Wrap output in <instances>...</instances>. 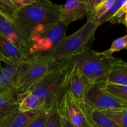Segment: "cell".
Segmentation results:
<instances>
[{
  "mask_svg": "<svg viewBox=\"0 0 127 127\" xmlns=\"http://www.w3.org/2000/svg\"><path fill=\"white\" fill-rule=\"evenodd\" d=\"M60 5L48 0H35L16 12L14 23L24 33H30L42 24L55 23L60 21Z\"/></svg>",
  "mask_w": 127,
  "mask_h": 127,
  "instance_id": "obj_2",
  "label": "cell"
},
{
  "mask_svg": "<svg viewBox=\"0 0 127 127\" xmlns=\"http://www.w3.org/2000/svg\"></svg>",
  "mask_w": 127,
  "mask_h": 127,
  "instance_id": "obj_35",
  "label": "cell"
},
{
  "mask_svg": "<svg viewBox=\"0 0 127 127\" xmlns=\"http://www.w3.org/2000/svg\"><path fill=\"white\" fill-rule=\"evenodd\" d=\"M48 115L49 109L42 110L26 127H45Z\"/></svg>",
  "mask_w": 127,
  "mask_h": 127,
  "instance_id": "obj_26",
  "label": "cell"
},
{
  "mask_svg": "<svg viewBox=\"0 0 127 127\" xmlns=\"http://www.w3.org/2000/svg\"><path fill=\"white\" fill-rule=\"evenodd\" d=\"M123 49H127V35L115 40L112 43L110 48L103 52L109 57H112L114 52H119Z\"/></svg>",
  "mask_w": 127,
  "mask_h": 127,
  "instance_id": "obj_23",
  "label": "cell"
},
{
  "mask_svg": "<svg viewBox=\"0 0 127 127\" xmlns=\"http://www.w3.org/2000/svg\"><path fill=\"white\" fill-rule=\"evenodd\" d=\"M29 56L0 35V59L7 65H17L27 60Z\"/></svg>",
  "mask_w": 127,
  "mask_h": 127,
  "instance_id": "obj_12",
  "label": "cell"
},
{
  "mask_svg": "<svg viewBox=\"0 0 127 127\" xmlns=\"http://www.w3.org/2000/svg\"><path fill=\"white\" fill-rule=\"evenodd\" d=\"M18 110L21 112L44 110L40 100L30 91L17 94Z\"/></svg>",
  "mask_w": 127,
  "mask_h": 127,
  "instance_id": "obj_15",
  "label": "cell"
},
{
  "mask_svg": "<svg viewBox=\"0 0 127 127\" xmlns=\"http://www.w3.org/2000/svg\"><path fill=\"white\" fill-rule=\"evenodd\" d=\"M68 27L59 21L35 27L30 33L29 55H50L66 37Z\"/></svg>",
  "mask_w": 127,
  "mask_h": 127,
  "instance_id": "obj_5",
  "label": "cell"
},
{
  "mask_svg": "<svg viewBox=\"0 0 127 127\" xmlns=\"http://www.w3.org/2000/svg\"><path fill=\"white\" fill-rule=\"evenodd\" d=\"M0 35L29 56V36L20 29L14 22L5 18L1 14Z\"/></svg>",
  "mask_w": 127,
  "mask_h": 127,
  "instance_id": "obj_10",
  "label": "cell"
},
{
  "mask_svg": "<svg viewBox=\"0 0 127 127\" xmlns=\"http://www.w3.org/2000/svg\"><path fill=\"white\" fill-rule=\"evenodd\" d=\"M82 105L87 118L93 127H120L105 112L91 106L84 101Z\"/></svg>",
  "mask_w": 127,
  "mask_h": 127,
  "instance_id": "obj_13",
  "label": "cell"
},
{
  "mask_svg": "<svg viewBox=\"0 0 127 127\" xmlns=\"http://www.w3.org/2000/svg\"><path fill=\"white\" fill-rule=\"evenodd\" d=\"M63 64L57 63L50 55L29 56L21 64L11 89L17 94L26 91L45 76Z\"/></svg>",
  "mask_w": 127,
  "mask_h": 127,
  "instance_id": "obj_4",
  "label": "cell"
},
{
  "mask_svg": "<svg viewBox=\"0 0 127 127\" xmlns=\"http://www.w3.org/2000/svg\"><path fill=\"white\" fill-rule=\"evenodd\" d=\"M83 101L102 111L127 109V102L107 92L100 84H94L87 91Z\"/></svg>",
  "mask_w": 127,
  "mask_h": 127,
  "instance_id": "obj_8",
  "label": "cell"
},
{
  "mask_svg": "<svg viewBox=\"0 0 127 127\" xmlns=\"http://www.w3.org/2000/svg\"><path fill=\"white\" fill-rule=\"evenodd\" d=\"M104 112L120 127H127V109Z\"/></svg>",
  "mask_w": 127,
  "mask_h": 127,
  "instance_id": "obj_22",
  "label": "cell"
},
{
  "mask_svg": "<svg viewBox=\"0 0 127 127\" xmlns=\"http://www.w3.org/2000/svg\"><path fill=\"white\" fill-rule=\"evenodd\" d=\"M17 10L7 2V0H0V14L12 22H14Z\"/></svg>",
  "mask_w": 127,
  "mask_h": 127,
  "instance_id": "obj_24",
  "label": "cell"
},
{
  "mask_svg": "<svg viewBox=\"0 0 127 127\" xmlns=\"http://www.w3.org/2000/svg\"><path fill=\"white\" fill-rule=\"evenodd\" d=\"M42 111V110L21 112L17 109L0 121V127H26Z\"/></svg>",
  "mask_w": 127,
  "mask_h": 127,
  "instance_id": "obj_14",
  "label": "cell"
},
{
  "mask_svg": "<svg viewBox=\"0 0 127 127\" xmlns=\"http://www.w3.org/2000/svg\"><path fill=\"white\" fill-rule=\"evenodd\" d=\"M120 24H124L126 25L127 27V13L126 14V15L124 16V18L122 19L121 22H120Z\"/></svg>",
  "mask_w": 127,
  "mask_h": 127,
  "instance_id": "obj_31",
  "label": "cell"
},
{
  "mask_svg": "<svg viewBox=\"0 0 127 127\" xmlns=\"http://www.w3.org/2000/svg\"><path fill=\"white\" fill-rule=\"evenodd\" d=\"M7 1L11 6H12L16 10L18 11L20 9L33 3L35 0H7Z\"/></svg>",
  "mask_w": 127,
  "mask_h": 127,
  "instance_id": "obj_28",
  "label": "cell"
},
{
  "mask_svg": "<svg viewBox=\"0 0 127 127\" xmlns=\"http://www.w3.org/2000/svg\"><path fill=\"white\" fill-rule=\"evenodd\" d=\"M100 84L102 88L107 92L124 101L127 102V86L118 85L107 83Z\"/></svg>",
  "mask_w": 127,
  "mask_h": 127,
  "instance_id": "obj_20",
  "label": "cell"
},
{
  "mask_svg": "<svg viewBox=\"0 0 127 127\" xmlns=\"http://www.w3.org/2000/svg\"><path fill=\"white\" fill-rule=\"evenodd\" d=\"M69 66L66 63L50 72L27 91L38 98L43 110H48L59 100L63 90V81Z\"/></svg>",
  "mask_w": 127,
  "mask_h": 127,
  "instance_id": "obj_6",
  "label": "cell"
},
{
  "mask_svg": "<svg viewBox=\"0 0 127 127\" xmlns=\"http://www.w3.org/2000/svg\"><path fill=\"white\" fill-rule=\"evenodd\" d=\"M1 62H2V61H1V60L0 59V70L1 71L3 69V67H2V64H1Z\"/></svg>",
  "mask_w": 127,
  "mask_h": 127,
  "instance_id": "obj_32",
  "label": "cell"
},
{
  "mask_svg": "<svg viewBox=\"0 0 127 127\" xmlns=\"http://www.w3.org/2000/svg\"><path fill=\"white\" fill-rule=\"evenodd\" d=\"M127 13V1H124V3L121 6V7L119 9L116 13L109 21V22L112 24H120L122 19L124 18V16Z\"/></svg>",
  "mask_w": 127,
  "mask_h": 127,
  "instance_id": "obj_27",
  "label": "cell"
},
{
  "mask_svg": "<svg viewBox=\"0 0 127 127\" xmlns=\"http://www.w3.org/2000/svg\"></svg>",
  "mask_w": 127,
  "mask_h": 127,
  "instance_id": "obj_33",
  "label": "cell"
},
{
  "mask_svg": "<svg viewBox=\"0 0 127 127\" xmlns=\"http://www.w3.org/2000/svg\"><path fill=\"white\" fill-rule=\"evenodd\" d=\"M106 83L127 86V62L122 60L111 71L108 76Z\"/></svg>",
  "mask_w": 127,
  "mask_h": 127,
  "instance_id": "obj_18",
  "label": "cell"
},
{
  "mask_svg": "<svg viewBox=\"0 0 127 127\" xmlns=\"http://www.w3.org/2000/svg\"><path fill=\"white\" fill-rule=\"evenodd\" d=\"M17 109V94L12 89L0 94V121Z\"/></svg>",
  "mask_w": 127,
  "mask_h": 127,
  "instance_id": "obj_16",
  "label": "cell"
},
{
  "mask_svg": "<svg viewBox=\"0 0 127 127\" xmlns=\"http://www.w3.org/2000/svg\"><path fill=\"white\" fill-rule=\"evenodd\" d=\"M58 110L61 117L74 127H92L79 102L67 89H64L58 102Z\"/></svg>",
  "mask_w": 127,
  "mask_h": 127,
  "instance_id": "obj_7",
  "label": "cell"
},
{
  "mask_svg": "<svg viewBox=\"0 0 127 127\" xmlns=\"http://www.w3.org/2000/svg\"><path fill=\"white\" fill-rule=\"evenodd\" d=\"M58 102L49 109V115L45 127H62V117L58 110Z\"/></svg>",
  "mask_w": 127,
  "mask_h": 127,
  "instance_id": "obj_21",
  "label": "cell"
},
{
  "mask_svg": "<svg viewBox=\"0 0 127 127\" xmlns=\"http://www.w3.org/2000/svg\"><path fill=\"white\" fill-rule=\"evenodd\" d=\"M101 2V0H88L87 2V16L91 14L94 9Z\"/></svg>",
  "mask_w": 127,
  "mask_h": 127,
  "instance_id": "obj_29",
  "label": "cell"
},
{
  "mask_svg": "<svg viewBox=\"0 0 127 127\" xmlns=\"http://www.w3.org/2000/svg\"><path fill=\"white\" fill-rule=\"evenodd\" d=\"M122 60L109 57L104 52L88 50L64 63H74L93 84L105 83L108 76Z\"/></svg>",
  "mask_w": 127,
  "mask_h": 127,
  "instance_id": "obj_1",
  "label": "cell"
},
{
  "mask_svg": "<svg viewBox=\"0 0 127 127\" xmlns=\"http://www.w3.org/2000/svg\"><path fill=\"white\" fill-rule=\"evenodd\" d=\"M88 0H69L60 5V21L67 26L87 16Z\"/></svg>",
  "mask_w": 127,
  "mask_h": 127,
  "instance_id": "obj_11",
  "label": "cell"
},
{
  "mask_svg": "<svg viewBox=\"0 0 127 127\" xmlns=\"http://www.w3.org/2000/svg\"><path fill=\"white\" fill-rule=\"evenodd\" d=\"M124 1H125V0H115V2L113 4L112 7L97 21V24H99V26H100V25L103 24L107 22H109V21L111 19L112 17L116 13L117 11L121 7V6L124 3Z\"/></svg>",
  "mask_w": 127,
  "mask_h": 127,
  "instance_id": "obj_25",
  "label": "cell"
},
{
  "mask_svg": "<svg viewBox=\"0 0 127 127\" xmlns=\"http://www.w3.org/2000/svg\"><path fill=\"white\" fill-rule=\"evenodd\" d=\"M114 2L115 0H101V2L97 6L92 13L87 17L88 20H92L97 23L99 19L107 12Z\"/></svg>",
  "mask_w": 127,
  "mask_h": 127,
  "instance_id": "obj_19",
  "label": "cell"
},
{
  "mask_svg": "<svg viewBox=\"0 0 127 127\" xmlns=\"http://www.w3.org/2000/svg\"><path fill=\"white\" fill-rule=\"evenodd\" d=\"M99 26L94 21L88 20L76 32L64 37L50 56L57 63H63L72 57L90 50Z\"/></svg>",
  "mask_w": 127,
  "mask_h": 127,
  "instance_id": "obj_3",
  "label": "cell"
},
{
  "mask_svg": "<svg viewBox=\"0 0 127 127\" xmlns=\"http://www.w3.org/2000/svg\"><path fill=\"white\" fill-rule=\"evenodd\" d=\"M21 64L17 65H6L1 71L0 94L11 89L19 71Z\"/></svg>",
  "mask_w": 127,
  "mask_h": 127,
  "instance_id": "obj_17",
  "label": "cell"
},
{
  "mask_svg": "<svg viewBox=\"0 0 127 127\" xmlns=\"http://www.w3.org/2000/svg\"><path fill=\"white\" fill-rule=\"evenodd\" d=\"M62 127H74L69 121L62 117Z\"/></svg>",
  "mask_w": 127,
  "mask_h": 127,
  "instance_id": "obj_30",
  "label": "cell"
},
{
  "mask_svg": "<svg viewBox=\"0 0 127 127\" xmlns=\"http://www.w3.org/2000/svg\"></svg>",
  "mask_w": 127,
  "mask_h": 127,
  "instance_id": "obj_34",
  "label": "cell"
},
{
  "mask_svg": "<svg viewBox=\"0 0 127 127\" xmlns=\"http://www.w3.org/2000/svg\"><path fill=\"white\" fill-rule=\"evenodd\" d=\"M69 66L63 81V88L69 91L79 102L84 100L87 91L94 84L74 63H68Z\"/></svg>",
  "mask_w": 127,
  "mask_h": 127,
  "instance_id": "obj_9",
  "label": "cell"
}]
</instances>
